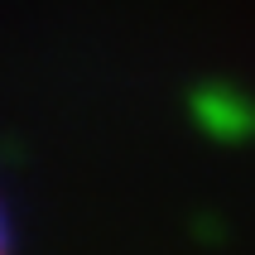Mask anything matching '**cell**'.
<instances>
[{
  "mask_svg": "<svg viewBox=\"0 0 255 255\" xmlns=\"http://www.w3.org/2000/svg\"><path fill=\"white\" fill-rule=\"evenodd\" d=\"M0 255H5V231H0Z\"/></svg>",
  "mask_w": 255,
  "mask_h": 255,
  "instance_id": "6da1fadb",
  "label": "cell"
}]
</instances>
